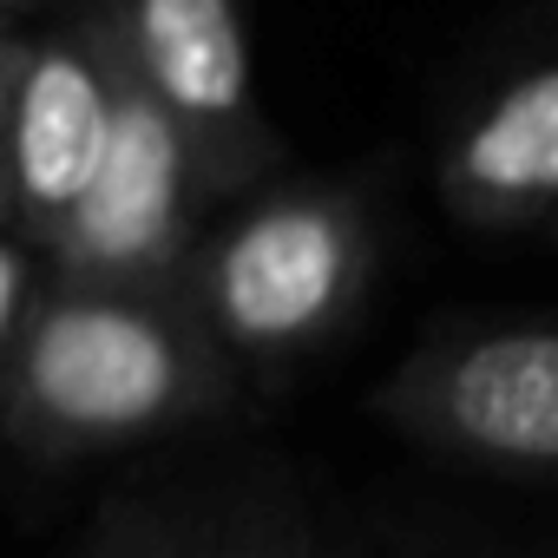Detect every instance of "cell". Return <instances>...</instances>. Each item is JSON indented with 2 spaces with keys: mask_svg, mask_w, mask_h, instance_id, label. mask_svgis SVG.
<instances>
[{
  "mask_svg": "<svg viewBox=\"0 0 558 558\" xmlns=\"http://www.w3.org/2000/svg\"><path fill=\"white\" fill-rule=\"evenodd\" d=\"M106 132H112V47L99 8L86 0L66 27L34 34L21 53L8 119H0V236L40 256L86 197Z\"/></svg>",
  "mask_w": 558,
  "mask_h": 558,
  "instance_id": "obj_6",
  "label": "cell"
},
{
  "mask_svg": "<svg viewBox=\"0 0 558 558\" xmlns=\"http://www.w3.org/2000/svg\"><path fill=\"white\" fill-rule=\"evenodd\" d=\"M112 47V40H106ZM204 184L171 132V119L145 99V86L112 53V132L99 171L60 236L40 250L47 283L66 290H178L184 256L204 230Z\"/></svg>",
  "mask_w": 558,
  "mask_h": 558,
  "instance_id": "obj_4",
  "label": "cell"
},
{
  "mask_svg": "<svg viewBox=\"0 0 558 558\" xmlns=\"http://www.w3.org/2000/svg\"><path fill=\"white\" fill-rule=\"evenodd\" d=\"M440 204L473 230H532L558 204V66L506 73L434 165Z\"/></svg>",
  "mask_w": 558,
  "mask_h": 558,
  "instance_id": "obj_7",
  "label": "cell"
},
{
  "mask_svg": "<svg viewBox=\"0 0 558 558\" xmlns=\"http://www.w3.org/2000/svg\"><path fill=\"white\" fill-rule=\"evenodd\" d=\"M34 8H53V0H0V21H14V14H34Z\"/></svg>",
  "mask_w": 558,
  "mask_h": 558,
  "instance_id": "obj_11",
  "label": "cell"
},
{
  "mask_svg": "<svg viewBox=\"0 0 558 558\" xmlns=\"http://www.w3.org/2000/svg\"><path fill=\"white\" fill-rule=\"evenodd\" d=\"M236 368L210 349L178 290L40 283L8 362L0 434L27 460H86L217 414Z\"/></svg>",
  "mask_w": 558,
  "mask_h": 558,
  "instance_id": "obj_1",
  "label": "cell"
},
{
  "mask_svg": "<svg viewBox=\"0 0 558 558\" xmlns=\"http://www.w3.org/2000/svg\"><path fill=\"white\" fill-rule=\"evenodd\" d=\"M93 8L125 73L184 138L210 204H230L263 171H276L283 138L256 99L236 0H93Z\"/></svg>",
  "mask_w": 558,
  "mask_h": 558,
  "instance_id": "obj_5",
  "label": "cell"
},
{
  "mask_svg": "<svg viewBox=\"0 0 558 558\" xmlns=\"http://www.w3.org/2000/svg\"><path fill=\"white\" fill-rule=\"evenodd\" d=\"M40 283H47L40 256L27 243H14V236H0V362H8V349H14V336H21V323H27L34 296H40Z\"/></svg>",
  "mask_w": 558,
  "mask_h": 558,
  "instance_id": "obj_9",
  "label": "cell"
},
{
  "mask_svg": "<svg viewBox=\"0 0 558 558\" xmlns=\"http://www.w3.org/2000/svg\"><path fill=\"white\" fill-rule=\"evenodd\" d=\"M73 558H329L310 525L256 493H112Z\"/></svg>",
  "mask_w": 558,
  "mask_h": 558,
  "instance_id": "obj_8",
  "label": "cell"
},
{
  "mask_svg": "<svg viewBox=\"0 0 558 558\" xmlns=\"http://www.w3.org/2000/svg\"><path fill=\"white\" fill-rule=\"evenodd\" d=\"M375 414L447 460L545 480L558 466V336L538 316L447 323L375 388Z\"/></svg>",
  "mask_w": 558,
  "mask_h": 558,
  "instance_id": "obj_3",
  "label": "cell"
},
{
  "mask_svg": "<svg viewBox=\"0 0 558 558\" xmlns=\"http://www.w3.org/2000/svg\"><path fill=\"white\" fill-rule=\"evenodd\" d=\"M375 276L368 210L342 184H283L197 230L178 296L230 368L283 375L336 342Z\"/></svg>",
  "mask_w": 558,
  "mask_h": 558,
  "instance_id": "obj_2",
  "label": "cell"
},
{
  "mask_svg": "<svg viewBox=\"0 0 558 558\" xmlns=\"http://www.w3.org/2000/svg\"><path fill=\"white\" fill-rule=\"evenodd\" d=\"M21 53H27V34H14L0 21V119H8V93H14V73H21Z\"/></svg>",
  "mask_w": 558,
  "mask_h": 558,
  "instance_id": "obj_10",
  "label": "cell"
}]
</instances>
